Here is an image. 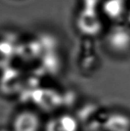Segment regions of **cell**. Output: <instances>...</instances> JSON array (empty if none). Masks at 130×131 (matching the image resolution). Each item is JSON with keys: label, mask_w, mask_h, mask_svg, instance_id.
I'll return each instance as SVG.
<instances>
[{"label": "cell", "mask_w": 130, "mask_h": 131, "mask_svg": "<svg viewBox=\"0 0 130 131\" xmlns=\"http://www.w3.org/2000/svg\"><path fill=\"white\" fill-rule=\"evenodd\" d=\"M77 30L87 37L99 35L103 28L102 18L97 8L83 7L76 18Z\"/></svg>", "instance_id": "6da1fadb"}, {"label": "cell", "mask_w": 130, "mask_h": 131, "mask_svg": "<svg viewBox=\"0 0 130 131\" xmlns=\"http://www.w3.org/2000/svg\"><path fill=\"white\" fill-rule=\"evenodd\" d=\"M106 42L114 52L124 53L130 49V30L123 25H116L108 32Z\"/></svg>", "instance_id": "7a4b0ae2"}, {"label": "cell", "mask_w": 130, "mask_h": 131, "mask_svg": "<svg viewBox=\"0 0 130 131\" xmlns=\"http://www.w3.org/2000/svg\"><path fill=\"white\" fill-rule=\"evenodd\" d=\"M40 128L41 119L36 113L31 111L19 113L12 124V131H39Z\"/></svg>", "instance_id": "3957f363"}, {"label": "cell", "mask_w": 130, "mask_h": 131, "mask_svg": "<svg viewBox=\"0 0 130 131\" xmlns=\"http://www.w3.org/2000/svg\"><path fill=\"white\" fill-rule=\"evenodd\" d=\"M102 5L103 14L113 21H120L126 18L128 12L126 0H104Z\"/></svg>", "instance_id": "277c9868"}, {"label": "cell", "mask_w": 130, "mask_h": 131, "mask_svg": "<svg viewBox=\"0 0 130 131\" xmlns=\"http://www.w3.org/2000/svg\"><path fill=\"white\" fill-rule=\"evenodd\" d=\"M77 119L70 114H61L48 121L45 131H78Z\"/></svg>", "instance_id": "5b68a950"}, {"label": "cell", "mask_w": 130, "mask_h": 131, "mask_svg": "<svg viewBox=\"0 0 130 131\" xmlns=\"http://www.w3.org/2000/svg\"><path fill=\"white\" fill-rule=\"evenodd\" d=\"M108 131H129L130 119L123 114L110 115L105 123Z\"/></svg>", "instance_id": "8992f818"}, {"label": "cell", "mask_w": 130, "mask_h": 131, "mask_svg": "<svg viewBox=\"0 0 130 131\" xmlns=\"http://www.w3.org/2000/svg\"><path fill=\"white\" fill-rule=\"evenodd\" d=\"M104 0H82L83 7L97 8L100 5H102Z\"/></svg>", "instance_id": "52a82bcc"}, {"label": "cell", "mask_w": 130, "mask_h": 131, "mask_svg": "<svg viewBox=\"0 0 130 131\" xmlns=\"http://www.w3.org/2000/svg\"><path fill=\"white\" fill-rule=\"evenodd\" d=\"M126 20L127 21L129 22V24L130 25V8L128 9V12H127V14H126Z\"/></svg>", "instance_id": "ba28073f"}, {"label": "cell", "mask_w": 130, "mask_h": 131, "mask_svg": "<svg viewBox=\"0 0 130 131\" xmlns=\"http://www.w3.org/2000/svg\"><path fill=\"white\" fill-rule=\"evenodd\" d=\"M0 131H10L8 130H0Z\"/></svg>", "instance_id": "9c48e42d"}]
</instances>
